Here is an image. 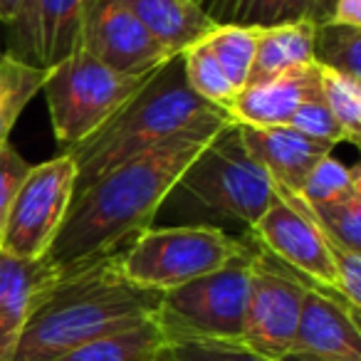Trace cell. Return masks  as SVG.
<instances>
[{
    "instance_id": "cell-7",
    "label": "cell",
    "mask_w": 361,
    "mask_h": 361,
    "mask_svg": "<svg viewBox=\"0 0 361 361\" xmlns=\"http://www.w3.org/2000/svg\"><path fill=\"white\" fill-rule=\"evenodd\" d=\"M176 188H183L213 213L243 223L247 231L265 216L275 198V183L245 151L235 121L208 141Z\"/></svg>"
},
{
    "instance_id": "cell-28",
    "label": "cell",
    "mask_w": 361,
    "mask_h": 361,
    "mask_svg": "<svg viewBox=\"0 0 361 361\" xmlns=\"http://www.w3.org/2000/svg\"><path fill=\"white\" fill-rule=\"evenodd\" d=\"M290 126L297 131H302L305 136H310V139L324 141V144H331V146L346 141V134L334 121L331 111L326 109L324 99H322V92L317 97H312V99L302 102L300 109H297L295 116H292Z\"/></svg>"
},
{
    "instance_id": "cell-3",
    "label": "cell",
    "mask_w": 361,
    "mask_h": 361,
    "mask_svg": "<svg viewBox=\"0 0 361 361\" xmlns=\"http://www.w3.org/2000/svg\"><path fill=\"white\" fill-rule=\"evenodd\" d=\"M226 124H233L228 111L208 104L188 87L183 57L176 55L99 131L65 149L77 166L75 193L171 136Z\"/></svg>"
},
{
    "instance_id": "cell-33",
    "label": "cell",
    "mask_w": 361,
    "mask_h": 361,
    "mask_svg": "<svg viewBox=\"0 0 361 361\" xmlns=\"http://www.w3.org/2000/svg\"><path fill=\"white\" fill-rule=\"evenodd\" d=\"M23 3H25V0H0V23L8 25V23L20 13Z\"/></svg>"
},
{
    "instance_id": "cell-9",
    "label": "cell",
    "mask_w": 361,
    "mask_h": 361,
    "mask_svg": "<svg viewBox=\"0 0 361 361\" xmlns=\"http://www.w3.org/2000/svg\"><path fill=\"white\" fill-rule=\"evenodd\" d=\"M250 235L290 272L305 277L312 287L339 297L334 250L319 231L310 206L297 193L275 186V198L265 216L250 228ZM341 300V297H339Z\"/></svg>"
},
{
    "instance_id": "cell-25",
    "label": "cell",
    "mask_w": 361,
    "mask_h": 361,
    "mask_svg": "<svg viewBox=\"0 0 361 361\" xmlns=\"http://www.w3.org/2000/svg\"><path fill=\"white\" fill-rule=\"evenodd\" d=\"M310 211L331 245L361 252V188L351 191L339 201L310 206Z\"/></svg>"
},
{
    "instance_id": "cell-22",
    "label": "cell",
    "mask_w": 361,
    "mask_h": 361,
    "mask_svg": "<svg viewBox=\"0 0 361 361\" xmlns=\"http://www.w3.org/2000/svg\"><path fill=\"white\" fill-rule=\"evenodd\" d=\"M314 65L361 82V27L331 20L314 25Z\"/></svg>"
},
{
    "instance_id": "cell-23",
    "label": "cell",
    "mask_w": 361,
    "mask_h": 361,
    "mask_svg": "<svg viewBox=\"0 0 361 361\" xmlns=\"http://www.w3.org/2000/svg\"><path fill=\"white\" fill-rule=\"evenodd\" d=\"M257 37H260L257 27H238V25H218L206 37V45L211 47L213 57L223 67L228 82L238 92L250 80L252 60H255V50H257Z\"/></svg>"
},
{
    "instance_id": "cell-2",
    "label": "cell",
    "mask_w": 361,
    "mask_h": 361,
    "mask_svg": "<svg viewBox=\"0 0 361 361\" xmlns=\"http://www.w3.org/2000/svg\"><path fill=\"white\" fill-rule=\"evenodd\" d=\"M119 252L55 272L27 319L13 361H52L92 339L159 317L164 292L126 280Z\"/></svg>"
},
{
    "instance_id": "cell-17",
    "label": "cell",
    "mask_w": 361,
    "mask_h": 361,
    "mask_svg": "<svg viewBox=\"0 0 361 361\" xmlns=\"http://www.w3.org/2000/svg\"><path fill=\"white\" fill-rule=\"evenodd\" d=\"M131 13L171 55H183L191 45L206 40L216 23L193 0H116Z\"/></svg>"
},
{
    "instance_id": "cell-36",
    "label": "cell",
    "mask_w": 361,
    "mask_h": 361,
    "mask_svg": "<svg viewBox=\"0 0 361 361\" xmlns=\"http://www.w3.org/2000/svg\"><path fill=\"white\" fill-rule=\"evenodd\" d=\"M193 3H198V6H201V0H193Z\"/></svg>"
},
{
    "instance_id": "cell-13",
    "label": "cell",
    "mask_w": 361,
    "mask_h": 361,
    "mask_svg": "<svg viewBox=\"0 0 361 361\" xmlns=\"http://www.w3.org/2000/svg\"><path fill=\"white\" fill-rule=\"evenodd\" d=\"M292 351H305L329 361H361L359 312L339 297L310 285Z\"/></svg>"
},
{
    "instance_id": "cell-35",
    "label": "cell",
    "mask_w": 361,
    "mask_h": 361,
    "mask_svg": "<svg viewBox=\"0 0 361 361\" xmlns=\"http://www.w3.org/2000/svg\"><path fill=\"white\" fill-rule=\"evenodd\" d=\"M156 361H176V359H173V356L169 354V349H166L164 354H161V356H159V359H156Z\"/></svg>"
},
{
    "instance_id": "cell-20",
    "label": "cell",
    "mask_w": 361,
    "mask_h": 361,
    "mask_svg": "<svg viewBox=\"0 0 361 361\" xmlns=\"http://www.w3.org/2000/svg\"><path fill=\"white\" fill-rule=\"evenodd\" d=\"M201 11L216 25L265 27L307 20L305 0H201Z\"/></svg>"
},
{
    "instance_id": "cell-30",
    "label": "cell",
    "mask_w": 361,
    "mask_h": 361,
    "mask_svg": "<svg viewBox=\"0 0 361 361\" xmlns=\"http://www.w3.org/2000/svg\"><path fill=\"white\" fill-rule=\"evenodd\" d=\"M30 164L11 146V141L0 144V228L6 223L8 208L16 198L18 188L25 180Z\"/></svg>"
},
{
    "instance_id": "cell-11",
    "label": "cell",
    "mask_w": 361,
    "mask_h": 361,
    "mask_svg": "<svg viewBox=\"0 0 361 361\" xmlns=\"http://www.w3.org/2000/svg\"><path fill=\"white\" fill-rule=\"evenodd\" d=\"M82 50L116 75H149L176 57L116 0L90 3Z\"/></svg>"
},
{
    "instance_id": "cell-27",
    "label": "cell",
    "mask_w": 361,
    "mask_h": 361,
    "mask_svg": "<svg viewBox=\"0 0 361 361\" xmlns=\"http://www.w3.org/2000/svg\"><path fill=\"white\" fill-rule=\"evenodd\" d=\"M361 188V171L359 166H344L336 161L334 156H324L314 164V169L307 173L302 191L297 196L310 206H319V203L339 201V198L349 196L351 191Z\"/></svg>"
},
{
    "instance_id": "cell-14",
    "label": "cell",
    "mask_w": 361,
    "mask_h": 361,
    "mask_svg": "<svg viewBox=\"0 0 361 361\" xmlns=\"http://www.w3.org/2000/svg\"><path fill=\"white\" fill-rule=\"evenodd\" d=\"M245 151L267 171L277 188L300 193L307 173L334 146L305 136L292 126H245L238 124Z\"/></svg>"
},
{
    "instance_id": "cell-1",
    "label": "cell",
    "mask_w": 361,
    "mask_h": 361,
    "mask_svg": "<svg viewBox=\"0 0 361 361\" xmlns=\"http://www.w3.org/2000/svg\"><path fill=\"white\" fill-rule=\"evenodd\" d=\"M226 126L171 136L75 193L65 223L45 255L52 270L62 272L104 257L149 231L156 211L176 191L191 161Z\"/></svg>"
},
{
    "instance_id": "cell-24",
    "label": "cell",
    "mask_w": 361,
    "mask_h": 361,
    "mask_svg": "<svg viewBox=\"0 0 361 361\" xmlns=\"http://www.w3.org/2000/svg\"><path fill=\"white\" fill-rule=\"evenodd\" d=\"M180 57H183V70H186L188 87H191L201 99H206L208 104L218 106V109H223V111L231 109L238 90L228 82L226 72H223V67L218 65V60L213 57L206 40L191 45Z\"/></svg>"
},
{
    "instance_id": "cell-29",
    "label": "cell",
    "mask_w": 361,
    "mask_h": 361,
    "mask_svg": "<svg viewBox=\"0 0 361 361\" xmlns=\"http://www.w3.org/2000/svg\"><path fill=\"white\" fill-rule=\"evenodd\" d=\"M176 361H277L255 354L245 344H226V341H178L169 346Z\"/></svg>"
},
{
    "instance_id": "cell-21",
    "label": "cell",
    "mask_w": 361,
    "mask_h": 361,
    "mask_svg": "<svg viewBox=\"0 0 361 361\" xmlns=\"http://www.w3.org/2000/svg\"><path fill=\"white\" fill-rule=\"evenodd\" d=\"M47 70L32 67L13 57L11 52L0 57V144H6L20 111L45 85Z\"/></svg>"
},
{
    "instance_id": "cell-31",
    "label": "cell",
    "mask_w": 361,
    "mask_h": 361,
    "mask_svg": "<svg viewBox=\"0 0 361 361\" xmlns=\"http://www.w3.org/2000/svg\"><path fill=\"white\" fill-rule=\"evenodd\" d=\"M331 23L361 27V0H336L331 11Z\"/></svg>"
},
{
    "instance_id": "cell-18",
    "label": "cell",
    "mask_w": 361,
    "mask_h": 361,
    "mask_svg": "<svg viewBox=\"0 0 361 361\" xmlns=\"http://www.w3.org/2000/svg\"><path fill=\"white\" fill-rule=\"evenodd\" d=\"M310 62H314V23L295 20L265 27L257 37V50L247 85L272 80L282 72L310 65Z\"/></svg>"
},
{
    "instance_id": "cell-16",
    "label": "cell",
    "mask_w": 361,
    "mask_h": 361,
    "mask_svg": "<svg viewBox=\"0 0 361 361\" xmlns=\"http://www.w3.org/2000/svg\"><path fill=\"white\" fill-rule=\"evenodd\" d=\"M55 277L45 257L20 260L0 250V361H13L42 292Z\"/></svg>"
},
{
    "instance_id": "cell-4",
    "label": "cell",
    "mask_w": 361,
    "mask_h": 361,
    "mask_svg": "<svg viewBox=\"0 0 361 361\" xmlns=\"http://www.w3.org/2000/svg\"><path fill=\"white\" fill-rule=\"evenodd\" d=\"M260 252L245 250L218 270L164 292L159 322L171 344L226 341L243 344L252 270Z\"/></svg>"
},
{
    "instance_id": "cell-8",
    "label": "cell",
    "mask_w": 361,
    "mask_h": 361,
    "mask_svg": "<svg viewBox=\"0 0 361 361\" xmlns=\"http://www.w3.org/2000/svg\"><path fill=\"white\" fill-rule=\"evenodd\" d=\"M75 180L77 166L67 151L30 166L0 228V250L20 260L45 257L75 198Z\"/></svg>"
},
{
    "instance_id": "cell-15",
    "label": "cell",
    "mask_w": 361,
    "mask_h": 361,
    "mask_svg": "<svg viewBox=\"0 0 361 361\" xmlns=\"http://www.w3.org/2000/svg\"><path fill=\"white\" fill-rule=\"evenodd\" d=\"M319 94V67H295L272 80L245 85L233 99L228 116L245 126H290L302 102Z\"/></svg>"
},
{
    "instance_id": "cell-10",
    "label": "cell",
    "mask_w": 361,
    "mask_h": 361,
    "mask_svg": "<svg viewBox=\"0 0 361 361\" xmlns=\"http://www.w3.org/2000/svg\"><path fill=\"white\" fill-rule=\"evenodd\" d=\"M310 282L295 272L280 270L265 255H257L247 297L243 344L267 359L292 351L302 305Z\"/></svg>"
},
{
    "instance_id": "cell-19",
    "label": "cell",
    "mask_w": 361,
    "mask_h": 361,
    "mask_svg": "<svg viewBox=\"0 0 361 361\" xmlns=\"http://www.w3.org/2000/svg\"><path fill=\"white\" fill-rule=\"evenodd\" d=\"M166 349L169 339L159 317H154L129 329L87 341L52 361H156Z\"/></svg>"
},
{
    "instance_id": "cell-6",
    "label": "cell",
    "mask_w": 361,
    "mask_h": 361,
    "mask_svg": "<svg viewBox=\"0 0 361 361\" xmlns=\"http://www.w3.org/2000/svg\"><path fill=\"white\" fill-rule=\"evenodd\" d=\"M245 247L211 226L149 228L121 247L119 267L134 285L169 292L223 267Z\"/></svg>"
},
{
    "instance_id": "cell-26",
    "label": "cell",
    "mask_w": 361,
    "mask_h": 361,
    "mask_svg": "<svg viewBox=\"0 0 361 361\" xmlns=\"http://www.w3.org/2000/svg\"><path fill=\"white\" fill-rule=\"evenodd\" d=\"M319 67V65H317ZM319 92L326 109L346 134V141L359 144L361 136V82L319 67Z\"/></svg>"
},
{
    "instance_id": "cell-5",
    "label": "cell",
    "mask_w": 361,
    "mask_h": 361,
    "mask_svg": "<svg viewBox=\"0 0 361 361\" xmlns=\"http://www.w3.org/2000/svg\"><path fill=\"white\" fill-rule=\"evenodd\" d=\"M159 70L149 75H116L85 50L47 70L42 90L57 141L72 149L90 139L126 102L134 99Z\"/></svg>"
},
{
    "instance_id": "cell-32",
    "label": "cell",
    "mask_w": 361,
    "mask_h": 361,
    "mask_svg": "<svg viewBox=\"0 0 361 361\" xmlns=\"http://www.w3.org/2000/svg\"><path fill=\"white\" fill-rule=\"evenodd\" d=\"M336 0H305V18L314 25L329 23Z\"/></svg>"
},
{
    "instance_id": "cell-34",
    "label": "cell",
    "mask_w": 361,
    "mask_h": 361,
    "mask_svg": "<svg viewBox=\"0 0 361 361\" xmlns=\"http://www.w3.org/2000/svg\"><path fill=\"white\" fill-rule=\"evenodd\" d=\"M277 361H329V359H322V356H314V354H305V351H287V354L280 356Z\"/></svg>"
},
{
    "instance_id": "cell-12",
    "label": "cell",
    "mask_w": 361,
    "mask_h": 361,
    "mask_svg": "<svg viewBox=\"0 0 361 361\" xmlns=\"http://www.w3.org/2000/svg\"><path fill=\"white\" fill-rule=\"evenodd\" d=\"M92 0H25L8 23V52L52 70L82 50V27Z\"/></svg>"
}]
</instances>
